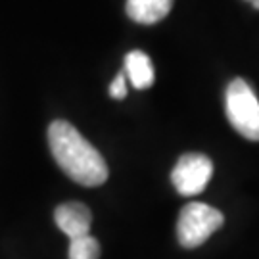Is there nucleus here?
I'll use <instances>...</instances> for the list:
<instances>
[{
  "label": "nucleus",
  "mask_w": 259,
  "mask_h": 259,
  "mask_svg": "<svg viewBox=\"0 0 259 259\" xmlns=\"http://www.w3.org/2000/svg\"><path fill=\"white\" fill-rule=\"evenodd\" d=\"M225 111L232 129L248 140H259V100L244 79H234L225 93Z\"/></svg>",
  "instance_id": "nucleus-2"
},
{
  "label": "nucleus",
  "mask_w": 259,
  "mask_h": 259,
  "mask_svg": "<svg viewBox=\"0 0 259 259\" xmlns=\"http://www.w3.org/2000/svg\"><path fill=\"white\" fill-rule=\"evenodd\" d=\"M125 77L129 79V83L139 89H150L154 81H156V75H154V65L150 60L148 54H144L142 50H133L125 56Z\"/></svg>",
  "instance_id": "nucleus-6"
},
{
  "label": "nucleus",
  "mask_w": 259,
  "mask_h": 259,
  "mask_svg": "<svg viewBox=\"0 0 259 259\" xmlns=\"http://www.w3.org/2000/svg\"><path fill=\"white\" fill-rule=\"evenodd\" d=\"M246 2H250V4L253 6V8L259 10V0H246Z\"/></svg>",
  "instance_id": "nucleus-10"
},
{
  "label": "nucleus",
  "mask_w": 259,
  "mask_h": 259,
  "mask_svg": "<svg viewBox=\"0 0 259 259\" xmlns=\"http://www.w3.org/2000/svg\"><path fill=\"white\" fill-rule=\"evenodd\" d=\"M127 16L142 25H154L173 8V0H127Z\"/></svg>",
  "instance_id": "nucleus-7"
},
{
  "label": "nucleus",
  "mask_w": 259,
  "mask_h": 259,
  "mask_svg": "<svg viewBox=\"0 0 259 259\" xmlns=\"http://www.w3.org/2000/svg\"><path fill=\"white\" fill-rule=\"evenodd\" d=\"M213 175V161L204 154H185L171 171V183L181 196L204 192Z\"/></svg>",
  "instance_id": "nucleus-4"
},
{
  "label": "nucleus",
  "mask_w": 259,
  "mask_h": 259,
  "mask_svg": "<svg viewBox=\"0 0 259 259\" xmlns=\"http://www.w3.org/2000/svg\"><path fill=\"white\" fill-rule=\"evenodd\" d=\"M48 146L56 163L71 181L81 186H100L108 181V165L102 154L67 121H52Z\"/></svg>",
  "instance_id": "nucleus-1"
},
{
  "label": "nucleus",
  "mask_w": 259,
  "mask_h": 259,
  "mask_svg": "<svg viewBox=\"0 0 259 259\" xmlns=\"http://www.w3.org/2000/svg\"><path fill=\"white\" fill-rule=\"evenodd\" d=\"M54 221L58 229L69 236V240L91 234L93 225V213L81 202H65L58 205L54 211Z\"/></svg>",
  "instance_id": "nucleus-5"
},
{
  "label": "nucleus",
  "mask_w": 259,
  "mask_h": 259,
  "mask_svg": "<svg viewBox=\"0 0 259 259\" xmlns=\"http://www.w3.org/2000/svg\"><path fill=\"white\" fill-rule=\"evenodd\" d=\"M69 259H100V242L94 236H79L69 242Z\"/></svg>",
  "instance_id": "nucleus-8"
},
{
  "label": "nucleus",
  "mask_w": 259,
  "mask_h": 259,
  "mask_svg": "<svg viewBox=\"0 0 259 259\" xmlns=\"http://www.w3.org/2000/svg\"><path fill=\"white\" fill-rule=\"evenodd\" d=\"M225 217L219 209L202 202H190L186 204L177 221V238L183 248H198L202 246L213 232L221 229Z\"/></svg>",
  "instance_id": "nucleus-3"
},
{
  "label": "nucleus",
  "mask_w": 259,
  "mask_h": 259,
  "mask_svg": "<svg viewBox=\"0 0 259 259\" xmlns=\"http://www.w3.org/2000/svg\"><path fill=\"white\" fill-rule=\"evenodd\" d=\"M110 96L115 100H123L127 96V77H125V73H119L113 79V83L110 84Z\"/></svg>",
  "instance_id": "nucleus-9"
}]
</instances>
